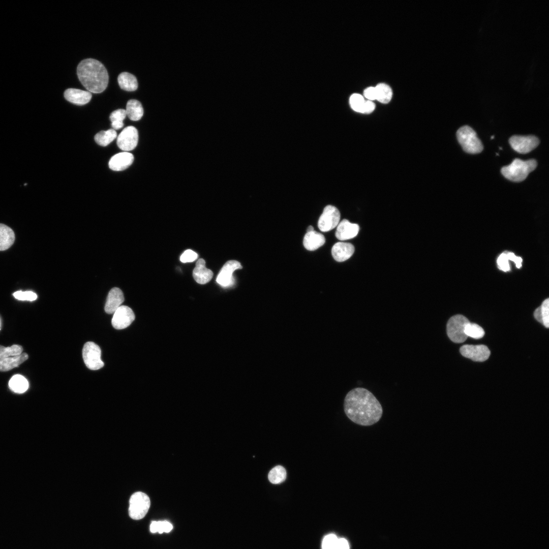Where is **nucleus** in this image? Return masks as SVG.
<instances>
[{
  "label": "nucleus",
  "instance_id": "obj_8",
  "mask_svg": "<svg viewBox=\"0 0 549 549\" xmlns=\"http://www.w3.org/2000/svg\"><path fill=\"white\" fill-rule=\"evenodd\" d=\"M340 220V212L338 209L333 205H327L319 219L318 228L321 231L327 232L337 227Z\"/></svg>",
  "mask_w": 549,
  "mask_h": 549
},
{
  "label": "nucleus",
  "instance_id": "obj_23",
  "mask_svg": "<svg viewBox=\"0 0 549 549\" xmlns=\"http://www.w3.org/2000/svg\"><path fill=\"white\" fill-rule=\"evenodd\" d=\"M117 81L120 87L125 90L132 92L138 88L136 77L128 72H122L118 76Z\"/></svg>",
  "mask_w": 549,
  "mask_h": 549
},
{
  "label": "nucleus",
  "instance_id": "obj_29",
  "mask_svg": "<svg viewBox=\"0 0 549 549\" xmlns=\"http://www.w3.org/2000/svg\"><path fill=\"white\" fill-rule=\"evenodd\" d=\"M126 110L123 109H119L113 111L109 117L111 121L112 129L115 130L121 129L124 126L123 120L126 118Z\"/></svg>",
  "mask_w": 549,
  "mask_h": 549
},
{
  "label": "nucleus",
  "instance_id": "obj_9",
  "mask_svg": "<svg viewBox=\"0 0 549 549\" xmlns=\"http://www.w3.org/2000/svg\"><path fill=\"white\" fill-rule=\"evenodd\" d=\"M511 147L520 154H526L535 148L539 143V140L533 135H514L509 139Z\"/></svg>",
  "mask_w": 549,
  "mask_h": 549
},
{
  "label": "nucleus",
  "instance_id": "obj_35",
  "mask_svg": "<svg viewBox=\"0 0 549 549\" xmlns=\"http://www.w3.org/2000/svg\"><path fill=\"white\" fill-rule=\"evenodd\" d=\"M338 540V538L334 534L326 535L322 540V549H334Z\"/></svg>",
  "mask_w": 549,
  "mask_h": 549
},
{
  "label": "nucleus",
  "instance_id": "obj_24",
  "mask_svg": "<svg viewBox=\"0 0 549 549\" xmlns=\"http://www.w3.org/2000/svg\"><path fill=\"white\" fill-rule=\"evenodd\" d=\"M126 111L128 117L133 121L139 120L143 115V109L141 103L135 99L128 101Z\"/></svg>",
  "mask_w": 549,
  "mask_h": 549
},
{
  "label": "nucleus",
  "instance_id": "obj_40",
  "mask_svg": "<svg viewBox=\"0 0 549 549\" xmlns=\"http://www.w3.org/2000/svg\"><path fill=\"white\" fill-rule=\"evenodd\" d=\"M364 97L370 101L376 100V90L375 87H369L364 91Z\"/></svg>",
  "mask_w": 549,
  "mask_h": 549
},
{
  "label": "nucleus",
  "instance_id": "obj_14",
  "mask_svg": "<svg viewBox=\"0 0 549 549\" xmlns=\"http://www.w3.org/2000/svg\"><path fill=\"white\" fill-rule=\"evenodd\" d=\"M359 230L358 225L344 219L338 225L335 235L339 240H347L355 237L357 235Z\"/></svg>",
  "mask_w": 549,
  "mask_h": 549
},
{
  "label": "nucleus",
  "instance_id": "obj_46",
  "mask_svg": "<svg viewBox=\"0 0 549 549\" xmlns=\"http://www.w3.org/2000/svg\"><path fill=\"white\" fill-rule=\"evenodd\" d=\"M0 324H1V322H0Z\"/></svg>",
  "mask_w": 549,
  "mask_h": 549
},
{
  "label": "nucleus",
  "instance_id": "obj_27",
  "mask_svg": "<svg viewBox=\"0 0 549 549\" xmlns=\"http://www.w3.org/2000/svg\"><path fill=\"white\" fill-rule=\"evenodd\" d=\"M117 137V133L113 129L102 131L95 136V140L97 144L102 146H106L110 143Z\"/></svg>",
  "mask_w": 549,
  "mask_h": 549
},
{
  "label": "nucleus",
  "instance_id": "obj_7",
  "mask_svg": "<svg viewBox=\"0 0 549 549\" xmlns=\"http://www.w3.org/2000/svg\"><path fill=\"white\" fill-rule=\"evenodd\" d=\"M101 350L99 346L92 342H86L82 349V357L86 366L92 370H97L104 366L101 359Z\"/></svg>",
  "mask_w": 549,
  "mask_h": 549
},
{
  "label": "nucleus",
  "instance_id": "obj_25",
  "mask_svg": "<svg viewBox=\"0 0 549 549\" xmlns=\"http://www.w3.org/2000/svg\"><path fill=\"white\" fill-rule=\"evenodd\" d=\"M9 387L13 392L22 393L28 388L29 383L27 379L21 375H15L9 380Z\"/></svg>",
  "mask_w": 549,
  "mask_h": 549
},
{
  "label": "nucleus",
  "instance_id": "obj_3",
  "mask_svg": "<svg viewBox=\"0 0 549 549\" xmlns=\"http://www.w3.org/2000/svg\"><path fill=\"white\" fill-rule=\"evenodd\" d=\"M537 165L534 159L523 161L515 159L510 165L503 167L501 172L507 179L520 182L526 178L529 173L536 168Z\"/></svg>",
  "mask_w": 549,
  "mask_h": 549
},
{
  "label": "nucleus",
  "instance_id": "obj_28",
  "mask_svg": "<svg viewBox=\"0 0 549 549\" xmlns=\"http://www.w3.org/2000/svg\"><path fill=\"white\" fill-rule=\"evenodd\" d=\"M286 478V471L282 466L278 465L272 468L269 472L268 478L272 484H280Z\"/></svg>",
  "mask_w": 549,
  "mask_h": 549
},
{
  "label": "nucleus",
  "instance_id": "obj_21",
  "mask_svg": "<svg viewBox=\"0 0 549 549\" xmlns=\"http://www.w3.org/2000/svg\"><path fill=\"white\" fill-rule=\"evenodd\" d=\"M28 358L27 353H22L18 355L1 358L0 359V371L6 372L17 367Z\"/></svg>",
  "mask_w": 549,
  "mask_h": 549
},
{
  "label": "nucleus",
  "instance_id": "obj_38",
  "mask_svg": "<svg viewBox=\"0 0 549 549\" xmlns=\"http://www.w3.org/2000/svg\"><path fill=\"white\" fill-rule=\"evenodd\" d=\"M198 257L197 254L191 250L185 251L180 257V260L183 263L191 262L195 260Z\"/></svg>",
  "mask_w": 549,
  "mask_h": 549
},
{
  "label": "nucleus",
  "instance_id": "obj_30",
  "mask_svg": "<svg viewBox=\"0 0 549 549\" xmlns=\"http://www.w3.org/2000/svg\"><path fill=\"white\" fill-rule=\"evenodd\" d=\"M464 332L467 337L476 339L482 338L484 335V331L481 326L470 322L466 325Z\"/></svg>",
  "mask_w": 549,
  "mask_h": 549
},
{
  "label": "nucleus",
  "instance_id": "obj_32",
  "mask_svg": "<svg viewBox=\"0 0 549 549\" xmlns=\"http://www.w3.org/2000/svg\"><path fill=\"white\" fill-rule=\"evenodd\" d=\"M22 351L23 348L20 345H13L8 347L0 345V359L19 355Z\"/></svg>",
  "mask_w": 549,
  "mask_h": 549
},
{
  "label": "nucleus",
  "instance_id": "obj_37",
  "mask_svg": "<svg viewBox=\"0 0 549 549\" xmlns=\"http://www.w3.org/2000/svg\"><path fill=\"white\" fill-rule=\"evenodd\" d=\"M542 316V324L545 327H549V299L546 298L542 303L540 306Z\"/></svg>",
  "mask_w": 549,
  "mask_h": 549
},
{
  "label": "nucleus",
  "instance_id": "obj_42",
  "mask_svg": "<svg viewBox=\"0 0 549 549\" xmlns=\"http://www.w3.org/2000/svg\"><path fill=\"white\" fill-rule=\"evenodd\" d=\"M348 541L345 538H338L334 549H349Z\"/></svg>",
  "mask_w": 549,
  "mask_h": 549
},
{
  "label": "nucleus",
  "instance_id": "obj_39",
  "mask_svg": "<svg viewBox=\"0 0 549 549\" xmlns=\"http://www.w3.org/2000/svg\"><path fill=\"white\" fill-rule=\"evenodd\" d=\"M506 254L508 260L513 261L517 268H520L522 267L523 260L521 257L516 256L512 252H506Z\"/></svg>",
  "mask_w": 549,
  "mask_h": 549
},
{
  "label": "nucleus",
  "instance_id": "obj_16",
  "mask_svg": "<svg viewBox=\"0 0 549 549\" xmlns=\"http://www.w3.org/2000/svg\"><path fill=\"white\" fill-rule=\"evenodd\" d=\"M124 301L122 291L118 288H112L108 293L105 306L107 314H113Z\"/></svg>",
  "mask_w": 549,
  "mask_h": 549
},
{
  "label": "nucleus",
  "instance_id": "obj_15",
  "mask_svg": "<svg viewBox=\"0 0 549 549\" xmlns=\"http://www.w3.org/2000/svg\"><path fill=\"white\" fill-rule=\"evenodd\" d=\"M134 159L133 155L130 152H119L111 157L109 162V167L114 171H121L128 168L133 162Z\"/></svg>",
  "mask_w": 549,
  "mask_h": 549
},
{
  "label": "nucleus",
  "instance_id": "obj_18",
  "mask_svg": "<svg viewBox=\"0 0 549 549\" xmlns=\"http://www.w3.org/2000/svg\"><path fill=\"white\" fill-rule=\"evenodd\" d=\"M64 97L68 101L71 103L82 105L90 101L92 94L88 91L70 88L65 91Z\"/></svg>",
  "mask_w": 549,
  "mask_h": 549
},
{
  "label": "nucleus",
  "instance_id": "obj_12",
  "mask_svg": "<svg viewBox=\"0 0 549 549\" xmlns=\"http://www.w3.org/2000/svg\"><path fill=\"white\" fill-rule=\"evenodd\" d=\"M113 314L111 323L113 327L117 329L128 327L135 319L133 311L128 306H121Z\"/></svg>",
  "mask_w": 549,
  "mask_h": 549
},
{
  "label": "nucleus",
  "instance_id": "obj_36",
  "mask_svg": "<svg viewBox=\"0 0 549 549\" xmlns=\"http://www.w3.org/2000/svg\"><path fill=\"white\" fill-rule=\"evenodd\" d=\"M497 263L499 269L503 271H508L510 270L506 251L499 255L497 258Z\"/></svg>",
  "mask_w": 549,
  "mask_h": 549
},
{
  "label": "nucleus",
  "instance_id": "obj_43",
  "mask_svg": "<svg viewBox=\"0 0 549 549\" xmlns=\"http://www.w3.org/2000/svg\"><path fill=\"white\" fill-rule=\"evenodd\" d=\"M534 316L535 318L540 323H543L542 316L540 307L537 308L534 311Z\"/></svg>",
  "mask_w": 549,
  "mask_h": 549
},
{
  "label": "nucleus",
  "instance_id": "obj_2",
  "mask_svg": "<svg viewBox=\"0 0 549 549\" xmlns=\"http://www.w3.org/2000/svg\"><path fill=\"white\" fill-rule=\"evenodd\" d=\"M78 79L83 86L90 93L103 92L107 87L109 76L104 66L93 58L81 61L77 68Z\"/></svg>",
  "mask_w": 549,
  "mask_h": 549
},
{
  "label": "nucleus",
  "instance_id": "obj_31",
  "mask_svg": "<svg viewBox=\"0 0 549 549\" xmlns=\"http://www.w3.org/2000/svg\"><path fill=\"white\" fill-rule=\"evenodd\" d=\"M173 529L172 525L168 521H152L150 525V531L151 533H169Z\"/></svg>",
  "mask_w": 549,
  "mask_h": 549
},
{
  "label": "nucleus",
  "instance_id": "obj_45",
  "mask_svg": "<svg viewBox=\"0 0 549 549\" xmlns=\"http://www.w3.org/2000/svg\"><path fill=\"white\" fill-rule=\"evenodd\" d=\"M494 135H493V136H491V139H494Z\"/></svg>",
  "mask_w": 549,
  "mask_h": 549
},
{
  "label": "nucleus",
  "instance_id": "obj_13",
  "mask_svg": "<svg viewBox=\"0 0 549 549\" xmlns=\"http://www.w3.org/2000/svg\"><path fill=\"white\" fill-rule=\"evenodd\" d=\"M460 351L463 356L475 361L486 360L491 353L487 347L484 345H465L460 348Z\"/></svg>",
  "mask_w": 549,
  "mask_h": 549
},
{
  "label": "nucleus",
  "instance_id": "obj_11",
  "mask_svg": "<svg viewBox=\"0 0 549 549\" xmlns=\"http://www.w3.org/2000/svg\"><path fill=\"white\" fill-rule=\"evenodd\" d=\"M240 262L236 260H229L226 262L219 272L216 281L221 286L227 287L234 284L233 272L236 269H241Z\"/></svg>",
  "mask_w": 549,
  "mask_h": 549
},
{
  "label": "nucleus",
  "instance_id": "obj_44",
  "mask_svg": "<svg viewBox=\"0 0 549 549\" xmlns=\"http://www.w3.org/2000/svg\"><path fill=\"white\" fill-rule=\"evenodd\" d=\"M314 230V227L312 226H309L307 229V232H311Z\"/></svg>",
  "mask_w": 549,
  "mask_h": 549
},
{
  "label": "nucleus",
  "instance_id": "obj_34",
  "mask_svg": "<svg viewBox=\"0 0 549 549\" xmlns=\"http://www.w3.org/2000/svg\"><path fill=\"white\" fill-rule=\"evenodd\" d=\"M15 298L20 300H27L32 301L37 298V295L33 291H18L13 294Z\"/></svg>",
  "mask_w": 549,
  "mask_h": 549
},
{
  "label": "nucleus",
  "instance_id": "obj_5",
  "mask_svg": "<svg viewBox=\"0 0 549 549\" xmlns=\"http://www.w3.org/2000/svg\"><path fill=\"white\" fill-rule=\"evenodd\" d=\"M150 506V499L146 494L136 492L131 496L129 500V516L133 520H141L145 516Z\"/></svg>",
  "mask_w": 549,
  "mask_h": 549
},
{
  "label": "nucleus",
  "instance_id": "obj_19",
  "mask_svg": "<svg viewBox=\"0 0 549 549\" xmlns=\"http://www.w3.org/2000/svg\"><path fill=\"white\" fill-rule=\"evenodd\" d=\"M193 276L195 281L198 284H205L212 279L213 272L205 267V260L201 258L196 263L193 271Z\"/></svg>",
  "mask_w": 549,
  "mask_h": 549
},
{
  "label": "nucleus",
  "instance_id": "obj_22",
  "mask_svg": "<svg viewBox=\"0 0 549 549\" xmlns=\"http://www.w3.org/2000/svg\"><path fill=\"white\" fill-rule=\"evenodd\" d=\"M15 234L8 226L0 224V251L8 249L14 243Z\"/></svg>",
  "mask_w": 549,
  "mask_h": 549
},
{
  "label": "nucleus",
  "instance_id": "obj_10",
  "mask_svg": "<svg viewBox=\"0 0 549 549\" xmlns=\"http://www.w3.org/2000/svg\"><path fill=\"white\" fill-rule=\"evenodd\" d=\"M138 142V133L136 128L128 126L125 128L118 135L117 138V145L118 147L125 151L134 149Z\"/></svg>",
  "mask_w": 549,
  "mask_h": 549
},
{
  "label": "nucleus",
  "instance_id": "obj_20",
  "mask_svg": "<svg viewBox=\"0 0 549 549\" xmlns=\"http://www.w3.org/2000/svg\"><path fill=\"white\" fill-rule=\"evenodd\" d=\"M325 242L324 235L314 230L307 232L305 234L303 244L304 248L309 251H315L322 246Z\"/></svg>",
  "mask_w": 549,
  "mask_h": 549
},
{
  "label": "nucleus",
  "instance_id": "obj_4",
  "mask_svg": "<svg viewBox=\"0 0 549 549\" xmlns=\"http://www.w3.org/2000/svg\"><path fill=\"white\" fill-rule=\"evenodd\" d=\"M456 137L463 150L468 153L478 154L483 150V145L474 130L468 126L460 128Z\"/></svg>",
  "mask_w": 549,
  "mask_h": 549
},
{
  "label": "nucleus",
  "instance_id": "obj_41",
  "mask_svg": "<svg viewBox=\"0 0 549 549\" xmlns=\"http://www.w3.org/2000/svg\"><path fill=\"white\" fill-rule=\"evenodd\" d=\"M375 104L373 101L370 100H367L365 101L363 108V113H371L375 110Z\"/></svg>",
  "mask_w": 549,
  "mask_h": 549
},
{
  "label": "nucleus",
  "instance_id": "obj_33",
  "mask_svg": "<svg viewBox=\"0 0 549 549\" xmlns=\"http://www.w3.org/2000/svg\"><path fill=\"white\" fill-rule=\"evenodd\" d=\"M363 97L360 94H353L349 99V103L352 109L357 112L363 113L365 103Z\"/></svg>",
  "mask_w": 549,
  "mask_h": 549
},
{
  "label": "nucleus",
  "instance_id": "obj_26",
  "mask_svg": "<svg viewBox=\"0 0 549 549\" xmlns=\"http://www.w3.org/2000/svg\"><path fill=\"white\" fill-rule=\"evenodd\" d=\"M375 88L376 100L383 104H387L390 102L392 98V92L389 85L385 83H380Z\"/></svg>",
  "mask_w": 549,
  "mask_h": 549
},
{
  "label": "nucleus",
  "instance_id": "obj_1",
  "mask_svg": "<svg viewBox=\"0 0 549 549\" xmlns=\"http://www.w3.org/2000/svg\"><path fill=\"white\" fill-rule=\"evenodd\" d=\"M344 411L352 422L362 426L377 423L381 418V405L368 389L356 387L348 392L344 403Z\"/></svg>",
  "mask_w": 549,
  "mask_h": 549
},
{
  "label": "nucleus",
  "instance_id": "obj_17",
  "mask_svg": "<svg viewBox=\"0 0 549 549\" xmlns=\"http://www.w3.org/2000/svg\"><path fill=\"white\" fill-rule=\"evenodd\" d=\"M354 247L348 242H338L332 248L333 258L338 262H343L351 257L354 252Z\"/></svg>",
  "mask_w": 549,
  "mask_h": 549
},
{
  "label": "nucleus",
  "instance_id": "obj_6",
  "mask_svg": "<svg viewBox=\"0 0 549 549\" xmlns=\"http://www.w3.org/2000/svg\"><path fill=\"white\" fill-rule=\"evenodd\" d=\"M469 322V320L462 315L451 317L448 320L446 325L447 334L450 340L456 343L465 341L467 336L464 332V329Z\"/></svg>",
  "mask_w": 549,
  "mask_h": 549
}]
</instances>
